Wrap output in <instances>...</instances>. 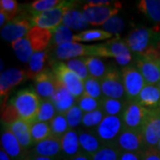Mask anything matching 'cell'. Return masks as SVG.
<instances>
[{"label": "cell", "instance_id": "cell-1", "mask_svg": "<svg viewBox=\"0 0 160 160\" xmlns=\"http://www.w3.org/2000/svg\"><path fill=\"white\" fill-rule=\"evenodd\" d=\"M99 58H114L120 66L126 67L131 62V51L126 42L116 36L106 43L90 46V55Z\"/></svg>", "mask_w": 160, "mask_h": 160}, {"label": "cell", "instance_id": "cell-52", "mask_svg": "<svg viewBox=\"0 0 160 160\" xmlns=\"http://www.w3.org/2000/svg\"><path fill=\"white\" fill-rule=\"evenodd\" d=\"M0 160H12V158L1 149H0Z\"/></svg>", "mask_w": 160, "mask_h": 160}, {"label": "cell", "instance_id": "cell-44", "mask_svg": "<svg viewBox=\"0 0 160 160\" xmlns=\"http://www.w3.org/2000/svg\"><path fill=\"white\" fill-rule=\"evenodd\" d=\"M77 105L83 110L84 113H88L101 108V100H97L83 94L79 99H78Z\"/></svg>", "mask_w": 160, "mask_h": 160}, {"label": "cell", "instance_id": "cell-38", "mask_svg": "<svg viewBox=\"0 0 160 160\" xmlns=\"http://www.w3.org/2000/svg\"><path fill=\"white\" fill-rule=\"evenodd\" d=\"M84 95L89 96V97L94 98L97 100L102 99V91L100 80L95 79L93 78L88 77L85 80L84 85Z\"/></svg>", "mask_w": 160, "mask_h": 160}, {"label": "cell", "instance_id": "cell-37", "mask_svg": "<svg viewBox=\"0 0 160 160\" xmlns=\"http://www.w3.org/2000/svg\"><path fill=\"white\" fill-rule=\"evenodd\" d=\"M120 149L116 145H104L91 157L92 160H119Z\"/></svg>", "mask_w": 160, "mask_h": 160}, {"label": "cell", "instance_id": "cell-21", "mask_svg": "<svg viewBox=\"0 0 160 160\" xmlns=\"http://www.w3.org/2000/svg\"><path fill=\"white\" fill-rule=\"evenodd\" d=\"M76 100L77 99L70 93V92L57 81L56 91L50 100L53 103L57 113L65 114L69 109L75 106Z\"/></svg>", "mask_w": 160, "mask_h": 160}, {"label": "cell", "instance_id": "cell-55", "mask_svg": "<svg viewBox=\"0 0 160 160\" xmlns=\"http://www.w3.org/2000/svg\"><path fill=\"white\" fill-rule=\"evenodd\" d=\"M158 87H159V89H160V81H159V83L158 84Z\"/></svg>", "mask_w": 160, "mask_h": 160}, {"label": "cell", "instance_id": "cell-20", "mask_svg": "<svg viewBox=\"0 0 160 160\" xmlns=\"http://www.w3.org/2000/svg\"><path fill=\"white\" fill-rule=\"evenodd\" d=\"M136 102L149 111L160 109V89L158 86L145 85Z\"/></svg>", "mask_w": 160, "mask_h": 160}, {"label": "cell", "instance_id": "cell-25", "mask_svg": "<svg viewBox=\"0 0 160 160\" xmlns=\"http://www.w3.org/2000/svg\"><path fill=\"white\" fill-rule=\"evenodd\" d=\"M50 62L49 53L47 51L34 52L29 62V69H27L28 78L35 79L40 73L47 69V65Z\"/></svg>", "mask_w": 160, "mask_h": 160}, {"label": "cell", "instance_id": "cell-19", "mask_svg": "<svg viewBox=\"0 0 160 160\" xmlns=\"http://www.w3.org/2000/svg\"><path fill=\"white\" fill-rule=\"evenodd\" d=\"M136 68L142 75L146 85H158L160 81L159 64L149 58L138 56Z\"/></svg>", "mask_w": 160, "mask_h": 160}, {"label": "cell", "instance_id": "cell-15", "mask_svg": "<svg viewBox=\"0 0 160 160\" xmlns=\"http://www.w3.org/2000/svg\"><path fill=\"white\" fill-rule=\"evenodd\" d=\"M57 79L52 70L46 69L35 78V91L42 99L51 100L56 91Z\"/></svg>", "mask_w": 160, "mask_h": 160}, {"label": "cell", "instance_id": "cell-39", "mask_svg": "<svg viewBox=\"0 0 160 160\" xmlns=\"http://www.w3.org/2000/svg\"><path fill=\"white\" fill-rule=\"evenodd\" d=\"M63 1L61 0H36L30 3L29 6V11L31 12V16L36 13L48 11L59 6Z\"/></svg>", "mask_w": 160, "mask_h": 160}, {"label": "cell", "instance_id": "cell-51", "mask_svg": "<svg viewBox=\"0 0 160 160\" xmlns=\"http://www.w3.org/2000/svg\"><path fill=\"white\" fill-rule=\"evenodd\" d=\"M30 160H59V158H47V157H43V156H38V155L29 154Z\"/></svg>", "mask_w": 160, "mask_h": 160}, {"label": "cell", "instance_id": "cell-47", "mask_svg": "<svg viewBox=\"0 0 160 160\" xmlns=\"http://www.w3.org/2000/svg\"><path fill=\"white\" fill-rule=\"evenodd\" d=\"M142 160H160V152L157 148H148L143 151Z\"/></svg>", "mask_w": 160, "mask_h": 160}, {"label": "cell", "instance_id": "cell-17", "mask_svg": "<svg viewBox=\"0 0 160 160\" xmlns=\"http://www.w3.org/2000/svg\"><path fill=\"white\" fill-rule=\"evenodd\" d=\"M55 57L60 61H69L71 59L90 55V46L77 42H69L55 47Z\"/></svg>", "mask_w": 160, "mask_h": 160}, {"label": "cell", "instance_id": "cell-43", "mask_svg": "<svg viewBox=\"0 0 160 160\" xmlns=\"http://www.w3.org/2000/svg\"><path fill=\"white\" fill-rule=\"evenodd\" d=\"M1 120L5 126H9V125L13 124L14 122H16L18 120H21L17 110L12 102L6 103V106L2 109Z\"/></svg>", "mask_w": 160, "mask_h": 160}, {"label": "cell", "instance_id": "cell-30", "mask_svg": "<svg viewBox=\"0 0 160 160\" xmlns=\"http://www.w3.org/2000/svg\"><path fill=\"white\" fill-rule=\"evenodd\" d=\"M11 45L16 57L22 62H29L30 58L34 53L29 40L26 38H22L12 42Z\"/></svg>", "mask_w": 160, "mask_h": 160}, {"label": "cell", "instance_id": "cell-41", "mask_svg": "<svg viewBox=\"0 0 160 160\" xmlns=\"http://www.w3.org/2000/svg\"><path fill=\"white\" fill-rule=\"evenodd\" d=\"M103 30L111 33L114 36H119V34L125 29V22L119 16L116 15L109 19L103 24Z\"/></svg>", "mask_w": 160, "mask_h": 160}, {"label": "cell", "instance_id": "cell-24", "mask_svg": "<svg viewBox=\"0 0 160 160\" xmlns=\"http://www.w3.org/2000/svg\"><path fill=\"white\" fill-rule=\"evenodd\" d=\"M62 154L65 159L73 158L81 152L78 133L74 130H69L61 138Z\"/></svg>", "mask_w": 160, "mask_h": 160}, {"label": "cell", "instance_id": "cell-45", "mask_svg": "<svg viewBox=\"0 0 160 160\" xmlns=\"http://www.w3.org/2000/svg\"><path fill=\"white\" fill-rule=\"evenodd\" d=\"M84 114L85 113L83 112V110L80 109L78 105L73 106L71 109H69L64 114L65 117H66V119L68 121V124H69L70 130H72V128L78 127L82 123Z\"/></svg>", "mask_w": 160, "mask_h": 160}, {"label": "cell", "instance_id": "cell-14", "mask_svg": "<svg viewBox=\"0 0 160 160\" xmlns=\"http://www.w3.org/2000/svg\"><path fill=\"white\" fill-rule=\"evenodd\" d=\"M141 131L146 149L157 148L160 141V109L149 111Z\"/></svg>", "mask_w": 160, "mask_h": 160}, {"label": "cell", "instance_id": "cell-53", "mask_svg": "<svg viewBox=\"0 0 160 160\" xmlns=\"http://www.w3.org/2000/svg\"><path fill=\"white\" fill-rule=\"evenodd\" d=\"M21 160H30V157H29V154L26 155L23 158H22Z\"/></svg>", "mask_w": 160, "mask_h": 160}, {"label": "cell", "instance_id": "cell-29", "mask_svg": "<svg viewBox=\"0 0 160 160\" xmlns=\"http://www.w3.org/2000/svg\"><path fill=\"white\" fill-rule=\"evenodd\" d=\"M138 10L152 22L160 23V0H141L137 4Z\"/></svg>", "mask_w": 160, "mask_h": 160}, {"label": "cell", "instance_id": "cell-40", "mask_svg": "<svg viewBox=\"0 0 160 160\" xmlns=\"http://www.w3.org/2000/svg\"><path fill=\"white\" fill-rule=\"evenodd\" d=\"M65 63L68 66V68H69L72 71H74L81 79L85 81L89 77L87 67H86V62H85V57L71 59Z\"/></svg>", "mask_w": 160, "mask_h": 160}, {"label": "cell", "instance_id": "cell-7", "mask_svg": "<svg viewBox=\"0 0 160 160\" xmlns=\"http://www.w3.org/2000/svg\"><path fill=\"white\" fill-rule=\"evenodd\" d=\"M122 7L120 2L115 1L110 6H83V15L87 23L91 26H103L109 19L116 16Z\"/></svg>", "mask_w": 160, "mask_h": 160}, {"label": "cell", "instance_id": "cell-4", "mask_svg": "<svg viewBox=\"0 0 160 160\" xmlns=\"http://www.w3.org/2000/svg\"><path fill=\"white\" fill-rule=\"evenodd\" d=\"M75 6V1H63L60 6L53 9L33 14L31 19L33 26H38L39 28L51 30L56 29L57 27L62 24L65 12L69 8Z\"/></svg>", "mask_w": 160, "mask_h": 160}, {"label": "cell", "instance_id": "cell-12", "mask_svg": "<svg viewBox=\"0 0 160 160\" xmlns=\"http://www.w3.org/2000/svg\"><path fill=\"white\" fill-rule=\"evenodd\" d=\"M28 74L25 69L12 68L5 70L0 76V98L2 109L6 105V100L13 87L20 85L24 80L28 79Z\"/></svg>", "mask_w": 160, "mask_h": 160}, {"label": "cell", "instance_id": "cell-34", "mask_svg": "<svg viewBox=\"0 0 160 160\" xmlns=\"http://www.w3.org/2000/svg\"><path fill=\"white\" fill-rule=\"evenodd\" d=\"M73 37L71 29L64 25H60L56 29H52V38L51 46L57 47L60 45L65 43L73 42Z\"/></svg>", "mask_w": 160, "mask_h": 160}, {"label": "cell", "instance_id": "cell-36", "mask_svg": "<svg viewBox=\"0 0 160 160\" xmlns=\"http://www.w3.org/2000/svg\"><path fill=\"white\" fill-rule=\"evenodd\" d=\"M49 124H50L52 135L58 138H62L67 132L70 130L68 121L64 114L57 113V115L49 122Z\"/></svg>", "mask_w": 160, "mask_h": 160}, {"label": "cell", "instance_id": "cell-8", "mask_svg": "<svg viewBox=\"0 0 160 160\" xmlns=\"http://www.w3.org/2000/svg\"><path fill=\"white\" fill-rule=\"evenodd\" d=\"M124 128L120 116H105L96 127V134L103 145H116V142Z\"/></svg>", "mask_w": 160, "mask_h": 160}, {"label": "cell", "instance_id": "cell-5", "mask_svg": "<svg viewBox=\"0 0 160 160\" xmlns=\"http://www.w3.org/2000/svg\"><path fill=\"white\" fill-rule=\"evenodd\" d=\"M52 70L58 82L65 86L77 100L83 95L85 81L68 68L66 63L63 62H57L52 66Z\"/></svg>", "mask_w": 160, "mask_h": 160}, {"label": "cell", "instance_id": "cell-50", "mask_svg": "<svg viewBox=\"0 0 160 160\" xmlns=\"http://www.w3.org/2000/svg\"><path fill=\"white\" fill-rule=\"evenodd\" d=\"M65 160H92V159L90 156L85 154V153H83V152H80L79 154H78L77 156L73 157V158H69V159H65Z\"/></svg>", "mask_w": 160, "mask_h": 160}, {"label": "cell", "instance_id": "cell-42", "mask_svg": "<svg viewBox=\"0 0 160 160\" xmlns=\"http://www.w3.org/2000/svg\"><path fill=\"white\" fill-rule=\"evenodd\" d=\"M105 116L106 115L101 108L94 111L85 113L82 120V125L85 127H93V126L97 127L105 118Z\"/></svg>", "mask_w": 160, "mask_h": 160}, {"label": "cell", "instance_id": "cell-33", "mask_svg": "<svg viewBox=\"0 0 160 160\" xmlns=\"http://www.w3.org/2000/svg\"><path fill=\"white\" fill-rule=\"evenodd\" d=\"M124 107L125 103L122 100L106 97H102L101 100V109L106 116H120L123 112Z\"/></svg>", "mask_w": 160, "mask_h": 160}, {"label": "cell", "instance_id": "cell-10", "mask_svg": "<svg viewBox=\"0 0 160 160\" xmlns=\"http://www.w3.org/2000/svg\"><path fill=\"white\" fill-rule=\"evenodd\" d=\"M127 101H135L146 83L136 66H126L121 69Z\"/></svg>", "mask_w": 160, "mask_h": 160}, {"label": "cell", "instance_id": "cell-9", "mask_svg": "<svg viewBox=\"0 0 160 160\" xmlns=\"http://www.w3.org/2000/svg\"><path fill=\"white\" fill-rule=\"evenodd\" d=\"M148 115L149 110L144 109L137 102L127 101L125 102V107L120 118L125 128L142 130Z\"/></svg>", "mask_w": 160, "mask_h": 160}, {"label": "cell", "instance_id": "cell-13", "mask_svg": "<svg viewBox=\"0 0 160 160\" xmlns=\"http://www.w3.org/2000/svg\"><path fill=\"white\" fill-rule=\"evenodd\" d=\"M116 146L120 151L128 152H142L146 149L142 131L132 130L125 127L116 142Z\"/></svg>", "mask_w": 160, "mask_h": 160}, {"label": "cell", "instance_id": "cell-48", "mask_svg": "<svg viewBox=\"0 0 160 160\" xmlns=\"http://www.w3.org/2000/svg\"><path fill=\"white\" fill-rule=\"evenodd\" d=\"M143 151H142V152L121 151L119 156V160H142Z\"/></svg>", "mask_w": 160, "mask_h": 160}, {"label": "cell", "instance_id": "cell-46", "mask_svg": "<svg viewBox=\"0 0 160 160\" xmlns=\"http://www.w3.org/2000/svg\"><path fill=\"white\" fill-rule=\"evenodd\" d=\"M0 11L4 12V13L8 18L10 22L13 18L17 16L19 12V5L16 0H1L0 1Z\"/></svg>", "mask_w": 160, "mask_h": 160}, {"label": "cell", "instance_id": "cell-3", "mask_svg": "<svg viewBox=\"0 0 160 160\" xmlns=\"http://www.w3.org/2000/svg\"><path fill=\"white\" fill-rule=\"evenodd\" d=\"M160 38V29L138 28L133 29L125 39L130 51L138 56H144Z\"/></svg>", "mask_w": 160, "mask_h": 160}, {"label": "cell", "instance_id": "cell-54", "mask_svg": "<svg viewBox=\"0 0 160 160\" xmlns=\"http://www.w3.org/2000/svg\"><path fill=\"white\" fill-rule=\"evenodd\" d=\"M157 149H158L160 152V141H159V142H158V146H157Z\"/></svg>", "mask_w": 160, "mask_h": 160}, {"label": "cell", "instance_id": "cell-23", "mask_svg": "<svg viewBox=\"0 0 160 160\" xmlns=\"http://www.w3.org/2000/svg\"><path fill=\"white\" fill-rule=\"evenodd\" d=\"M6 126L10 131L15 135L19 142L25 150L31 148V146H34V143L31 139L30 134V124L24 120H18L13 124Z\"/></svg>", "mask_w": 160, "mask_h": 160}, {"label": "cell", "instance_id": "cell-2", "mask_svg": "<svg viewBox=\"0 0 160 160\" xmlns=\"http://www.w3.org/2000/svg\"><path fill=\"white\" fill-rule=\"evenodd\" d=\"M41 98L33 89H23L19 91L10 102L15 107L22 120L32 124L37 119Z\"/></svg>", "mask_w": 160, "mask_h": 160}, {"label": "cell", "instance_id": "cell-49", "mask_svg": "<svg viewBox=\"0 0 160 160\" xmlns=\"http://www.w3.org/2000/svg\"><path fill=\"white\" fill-rule=\"evenodd\" d=\"M114 2H113V1H109V0H91V1H87L86 5H87V6H110V5H112Z\"/></svg>", "mask_w": 160, "mask_h": 160}, {"label": "cell", "instance_id": "cell-31", "mask_svg": "<svg viewBox=\"0 0 160 160\" xmlns=\"http://www.w3.org/2000/svg\"><path fill=\"white\" fill-rule=\"evenodd\" d=\"M87 70L89 77L93 78L95 79L101 80L106 74L108 67H106L105 63L103 62L102 60L99 57H93V56H88L85 57Z\"/></svg>", "mask_w": 160, "mask_h": 160}, {"label": "cell", "instance_id": "cell-18", "mask_svg": "<svg viewBox=\"0 0 160 160\" xmlns=\"http://www.w3.org/2000/svg\"><path fill=\"white\" fill-rule=\"evenodd\" d=\"M25 38L29 40L34 52H44L51 45L52 30L33 26Z\"/></svg>", "mask_w": 160, "mask_h": 160}, {"label": "cell", "instance_id": "cell-16", "mask_svg": "<svg viewBox=\"0 0 160 160\" xmlns=\"http://www.w3.org/2000/svg\"><path fill=\"white\" fill-rule=\"evenodd\" d=\"M1 149L12 160H21L28 155L15 135L6 126L1 134Z\"/></svg>", "mask_w": 160, "mask_h": 160}, {"label": "cell", "instance_id": "cell-56", "mask_svg": "<svg viewBox=\"0 0 160 160\" xmlns=\"http://www.w3.org/2000/svg\"><path fill=\"white\" fill-rule=\"evenodd\" d=\"M158 64H159V67H160V62H159V63H158Z\"/></svg>", "mask_w": 160, "mask_h": 160}, {"label": "cell", "instance_id": "cell-35", "mask_svg": "<svg viewBox=\"0 0 160 160\" xmlns=\"http://www.w3.org/2000/svg\"><path fill=\"white\" fill-rule=\"evenodd\" d=\"M57 115V110L55 109L53 103L50 100L41 99L39 109L37 115L36 121L40 122H50Z\"/></svg>", "mask_w": 160, "mask_h": 160}, {"label": "cell", "instance_id": "cell-22", "mask_svg": "<svg viewBox=\"0 0 160 160\" xmlns=\"http://www.w3.org/2000/svg\"><path fill=\"white\" fill-rule=\"evenodd\" d=\"M62 153L61 138L51 135L46 140L37 143L31 154L43 156L47 158H59Z\"/></svg>", "mask_w": 160, "mask_h": 160}, {"label": "cell", "instance_id": "cell-32", "mask_svg": "<svg viewBox=\"0 0 160 160\" xmlns=\"http://www.w3.org/2000/svg\"><path fill=\"white\" fill-rule=\"evenodd\" d=\"M30 134L35 146L37 143L51 136L52 132L50 124L48 122L35 121L32 124H30Z\"/></svg>", "mask_w": 160, "mask_h": 160}, {"label": "cell", "instance_id": "cell-26", "mask_svg": "<svg viewBox=\"0 0 160 160\" xmlns=\"http://www.w3.org/2000/svg\"><path fill=\"white\" fill-rule=\"evenodd\" d=\"M62 25L68 27L71 30H82L86 29L89 26V24L85 20L83 12L76 9L75 6L69 8L65 12V15L63 17Z\"/></svg>", "mask_w": 160, "mask_h": 160}, {"label": "cell", "instance_id": "cell-6", "mask_svg": "<svg viewBox=\"0 0 160 160\" xmlns=\"http://www.w3.org/2000/svg\"><path fill=\"white\" fill-rule=\"evenodd\" d=\"M100 82L103 97L122 100L126 96L122 73L113 65L108 67L106 74Z\"/></svg>", "mask_w": 160, "mask_h": 160}, {"label": "cell", "instance_id": "cell-28", "mask_svg": "<svg viewBox=\"0 0 160 160\" xmlns=\"http://www.w3.org/2000/svg\"><path fill=\"white\" fill-rule=\"evenodd\" d=\"M114 37L116 36L103 29H89L74 35L73 42L79 43V42H92V41H104V40L112 39Z\"/></svg>", "mask_w": 160, "mask_h": 160}, {"label": "cell", "instance_id": "cell-27", "mask_svg": "<svg viewBox=\"0 0 160 160\" xmlns=\"http://www.w3.org/2000/svg\"><path fill=\"white\" fill-rule=\"evenodd\" d=\"M78 136L81 152L90 157L96 153L99 149H101L104 146L97 136L92 134L90 132H81L78 133Z\"/></svg>", "mask_w": 160, "mask_h": 160}, {"label": "cell", "instance_id": "cell-11", "mask_svg": "<svg viewBox=\"0 0 160 160\" xmlns=\"http://www.w3.org/2000/svg\"><path fill=\"white\" fill-rule=\"evenodd\" d=\"M31 19L32 18H29L25 14H18L1 29L2 38L12 43L25 38L29 29L33 27Z\"/></svg>", "mask_w": 160, "mask_h": 160}]
</instances>
